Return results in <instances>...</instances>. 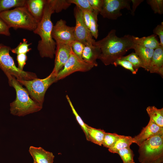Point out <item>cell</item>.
<instances>
[{
    "label": "cell",
    "instance_id": "6",
    "mask_svg": "<svg viewBox=\"0 0 163 163\" xmlns=\"http://www.w3.org/2000/svg\"><path fill=\"white\" fill-rule=\"evenodd\" d=\"M11 48L0 44V68L7 77L12 76L17 80H30L37 77L34 73L20 69L15 64L9 52Z\"/></svg>",
    "mask_w": 163,
    "mask_h": 163
},
{
    "label": "cell",
    "instance_id": "29",
    "mask_svg": "<svg viewBox=\"0 0 163 163\" xmlns=\"http://www.w3.org/2000/svg\"><path fill=\"white\" fill-rule=\"evenodd\" d=\"M122 136L115 133L106 132L103 138L102 145L104 147L109 148L115 141Z\"/></svg>",
    "mask_w": 163,
    "mask_h": 163
},
{
    "label": "cell",
    "instance_id": "10",
    "mask_svg": "<svg viewBox=\"0 0 163 163\" xmlns=\"http://www.w3.org/2000/svg\"><path fill=\"white\" fill-rule=\"evenodd\" d=\"M129 0H103L100 14L104 18L116 20L122 16L121 9L131 10Z\"/></svg>",
    "mask_w": 163,
    "mask_h": 163
},
{
    "label": "cell",
    "instance_id": "19",
    "mask_svg": "<svg viewBox=\"0 0 163 163\" xmlns=\"http://www.w3.org/2000/svg\"><path fill=\"white\" fill-rule=\"evenodd\" d=\"M156 36L153 34L147 37H142L133 36V40L136 44L139 46L155 50L160 45V43L156 38Z\"/></svg>",
    "mask_w": 163,
    "mask_h": 163
},
{
    "label": "cell",
    "instance_id": "5",
    "mask_svg": "<svg viewBox=\"0 0 163 163\" xmlns=\"http://www.w3.org/2000/svg\"><path fill=\"white\" fill-rule=\"evenodd\" d=\"M139 161L141 163H162L163 132L149 138L139 146Z\"/></svg>",
    "mask_w": 163,
    "mask_h": 163
},
{
    "label": "cell",
    "instance_id": "12",
    "mask_svg": "<svg viewBox=\"0 0 163 163\" xmlns=\"http://www.w3.org/2000/svg\"><path fill=\"white\" fill-rule=\"evenodd\" d=\"M71 50L70 45L56 43L54 66L52 73L57 76L69 59Z\"/></svg>",
    "mask_w": 163,
    "mask_h": 163
},
{
    "label": "cell",
    "instance_id": "20",
    "mask_svg": "<svg viewBox=\"0 0 163 163\" xmlns=\"http://www.w3.org/2000/svg\"><path fill=\"white\" fill-rule=\"evenodd\" d=\"M133 143L134 141L133 137L122 135L108 148V150L111 153H117L118 151L121 149L129 147Z\"/></svg>",
    "mask_w": 163,
    "mask_h": 163
},
{
    "label": "cell",
    "instance_id": "25",
    "mask_svg": "<svg viewBox=\"0 0 163 163\" xmlns=\"http://www.w3.org/2000/svg\"><path fill=\"white\" fill-rule=\"evenodd\" d=\"M99 13V12L95 11L90 12L91 22L89 30L92 37L96 39H97L98 36L97 17Z\"/></svg>",
    "mask_w": 163,
    "mask_h": 163
},
{
    "label": "cell",
    "instance_id": "32",
    "mask_svg": "<svg viewBox=\"0 0 163 163\" xmlns=\"http://www.w3.org/2000/svg\"><path fill=\"white\" fill-rule=\"evenodd\" d=\"M69 1L71 4H75L82 11H86L91 12L93 11L88 0H69Z\"/></svg>",
    "mask_w": 163,
    "mask_h": 163
},
{
    "label": "cell",
    "instance_id": "15",
    "mask_svg": "<svg viewBox=\"0 0 163 163\" xmlns=\"http://www.w3.org/2000/svg\"><path fill=\"white\" fill-rule=\"evenodd\" d=\"M29 152L35 163H53L55 156L53 153L40 147L30 146Z\"/></svg>",
    "mask_w": 163,
    "mask_h": 163
},
{
    "label": "cell",
    "instance_id": "28",
    "mask_svg": "<svg viewBox=\"0 0 163 163\" xmlns=\"http://www.w3.org/2000/svg\"><path fill=\"white\" fill-rule=\"evenodd\" d=\"M66 97L71 107L72 113L75 115L76 120L85 134L87 139L88 137V129L87 127V124L84 123L78 113L68 95H66Z\"/></svg>",
    "mask_w": 163,
    "mask_h": 163
},
{
    "label": "cell",
    "instance_id": "39",
    "mask_svg": "<svg viewBox=\"0 0 163 163\" xmlns=\"http://www.w3.org/2000/svg\"><path fill=\"white\" fill-rule=\"evenodd\" d=\"M82 12L83 21L85 25L89 29L91 22L90 12L86 11Z\"/></svg>",
    "mask_w": 163,
    "mask_h": 163
},
{
    "label": "cell",
    "instance_id": "9",
    "mask_svg": "<svg viewBox=\"0 0 163 163\" xmlns=\"http://www.w3.org/2000/svg\"><path fill=\"white\" fill-rule=\"evenodd\" d=\"M74 13L76 22L74 32L75 40L85 46H93L96 41L93 38L89 29L84 23L82 11L76 6L74 8Z\"/></svg>",
    "mask_w": 163,
    "mask_h": 163
},
{
    "label": "cell",
    "instance_id": "22",
    "mask_svg": "<svg viewBox=\"0 0 163 163\" xmlns=\"http://www.w3.org/2000/svg\"><path fill=\"white\" fill-rule=\"evenodd\" d=\"M146 110L150 119L159 126L163 127V108L159 109L155 106H149Z\"/></svg>",
    "mask_w": 163,
    "mask_h": 163
},
{
    "label": "cell",
    "instance_id": "40",
    "mask_svg": "<svg viewBox=\"0 0 163 163\" xmlns=\"http://www.w3.org/2000/svg\"><path fill=\"white\" fill-rule=\"evenodd\" d=\"M132 3V9H131V14L134 15L135 12L138 6L144 0H131Z\"/></svg>",
    "mask_w": 163,
    "mask_h": 163
},
{
    "label": "cell",
    "instance_id": "3",
    "mask_svg": "<svg viewBox=\"0 0 163 163\" xmlns=\"http://www.w3.org/2000/svg\"><path fill=\"white\" fill-rule=\"evenodd\" d=\"M7 77L9 85L14 88L16 92L15 99L10 104L11 114L19 117L24 116L41 110L43 106L30 97L27 90L14 77L8 76Z\"/></svg>",
    "mask_w": 163,
    "mask_h": 163
},
{
    "label": "cell",
    "instance_id": "8",
    "mask_svg": "<svg viewBox=\"0 0 163 163\" xmlns=\"http://www.w3.org/2000/svg\"><path fill=\"white\" fill-rule=\"evenodd\" d=\"M93 67L79 58L72 49L69 59L57 74L56 78L58 81L75 72L88 71Z\"/></svg>",
    "mask_w": 163,
    "mask_h": 163
},
{
    "label": "cell",
    "instance_id": "31",
    "mask_svg": "<svg viewBox=\"0 0 163 163\" xmlns=\"http://www.w3.org/2000/svg\"><path fill=\"white\" fill-rule=\"evenodd\" d=\"M146 2L150 6L154 13L160 14L163 13V0H147Z\"/></svg>",
    "mask_w": 163,
    "mask_h": 163
},
{
    "label": "cell",
    "instance_id": "38",
    "mask_svg": "<svg viewBox=\"0 0 163 163\" xmlns=\"http://www.w3.org/2000/svg\"><path fill=\"white\" fill-rule=\"evenodd\" d=\"M0 34L9 36V28L6 23L0 18Z\"/></svg>",
    "mask_w": 163,
    "mask_h": 163
},
{
    "label": "cell",
    "instance_id": "2",
    "mask_svg": "<svg viewBox=\"0 0 163 163\" xmlns=\"http://www.w3.org/2000/svg\"><path fill=\"white\" fill-rule=\"evenodd\" d=\"M54 12L48 0H46L42 18L33 31L34 34L38 35L41 38L37 48L42 58L52 59L55 54L56 43L52 36L53 25L51 18L52 14Z\"/></svg>",
    "mask_w": 163,
    "mask_h": 163
},
{
    "label": "cell",
    "instance_id": "17",
    "mask_svg": "<svg viewBox=\"0 0 163 163\" xmlns=\"http://www.w3.org/2000/svg\"><path fill=\"white\" fill-rule=\"evenodd\" d=\"M101 53L100 49L95 44L92 47L85 46L82 54V58L87 63L96 67L98 65L97 59H99Z\"/></svg>",
    "mask_w": 163,
    "mask_h": 163
},
{
    "label": "cell",
    "instance_id": "14",
    "mask_svg": "<svg viewBox=\"0 0 163 163\" xmlns=\"http://www.w3.org/2000/svg\"><path fill=\"white\" fill-rule=\"evenodd\" d=\"M147 71L163 75V46L160 44L154 50L153 56Z\"/></svg>",
    "mask_w": 163,
    "mask_h": 163
},
{
    "label": "cell",
    "instance_id": "33",
    "mask_svg": "<svg viewBox=\"0 0 163 163\" xmlns=\"http://www.w3.org/2000/svg\"><path fill=\"white\" fill-rule=\"evenodd\" d=\"M70 46L74 53L79 58L82 59V56L85 45L80 41L75 40L72 42Z\"/></svg>",
    "mask_w": 163,
    "mask_h": 163
},
{
    "label": "cell",
    "instance_id": "11",
    "mask_svg": "<svg viewBox=\"0 0 163 163\" xmlns=\"http://www.w3.org/2000/svg\"><path fill=\"white\" fill-rule=\"evenodd\" d=\"M74 32V27L67 25L65 20L60 19L53 26L52 36L56 43L70 45L76 40Z\"/></svg>",
    "mask_w": 163,
    "mask_h": 163
},
{
    "label": "cell",
    "instance_id": "27",
    "mask_svg": "<svg viewBox=\"0 0 163 163\" xmlns=\"http://www.w3.org/2000/svg\"><path fill=\"white\" fill-rule=\"evenodd\" d=\"M117 153L120 155L123 163H135L133 159L134 155L130 147L121 149Z\"/></svg>",
    "mask_w": 163,
    "mask_h": 163
},
{
    "label": "cell",
    "instance_id": "34",
    "mask_svg": "<svg viewBox=\"0 0 163 163\" xmlns=\"http://www.w3.org/2000/svg\"><path fill=\"white\" fill-rule=\"evenodd\" d=\"M115 66H120L125 69L129 70L133 74H136L137 72L134 69L132 64L128 61L119 59L113 64Z\"/></svg>",
    "mask_w": 163,
    "mask_h": 163
},
{
    "label": "cell",
    "instance_id": "35",
    "mask_svg": "<svg viewBox=\"0 0 163 163\" xmlns=\"http://www.w3.org/2000/svg\"><path fill=\"white\" fill-rule=\"evenodd\" d=\"M154 34L158 36L160 42V44L163 46V23L161 22V24L158 25L153 30Z\"/></svg>",
    "mask_w": 163,
    "mask_h": 163
},
{
    "label": "cell",
    "instance_id": "13",
    "mask_svg": "<svg viewBox=\"0 0 163 163\" xmlns=\"http://www.w3.org/2000/svg\"><path fill=\"white\" fill-rule=\"evenodd\" d=\"M163 132V127L159 126L150 119L147 125L142 128L138 135L133 138L134 143L139 146L147 139Z\"/></svg>",
    "mask_w": 163,
    "mask_h": 163
},
{
    "label": "cell",
    "instance_id": "18",
    "mask_svg": "<svg viewBox=\"0 0 163 163\" xmlns=\"http://www.w3.org/2000/svg\"><path fill=\"white\" fill-rule=\"evenodd\" d=\"M143 65V68L147 70L153 55L154 50L139 46L136 44L133 48Z\"/></svg>",
    "mask_w": 163,
    "mask_h": 163
},
{
    "label": "cell",
    "instance_id": "16",
    "mask_svg": "<svg viewBox=\"0 0 163 163\" xmlns=\"http://www.w3.org/2000/svg\"><path fill=\"white\" fill-rule=\"evenodd\" d=\"M46 1V0H27L26 7L38 23L42 18Z\"/></svg>",
    "mask_w": 163,
    "mask_h": 163
},
{
    "label": "cell",
    "instance_id": "21",
    "mask_svg": "<svg viewBox=\"0 0 163 163\" xmlns=\"http://www.w3.org/2000/svg\"><path fill=\"white\" fill-rule=\"evenodd\" d=\"M87 127L88 132L87 140L101 146L105 132L104 130L96 129L87 124Z\"/></svg>",
    "mask_w": 163,
    "mask_h": 163
},
{
    "label": "cell",
    "instance_id": "26",
    "mask_svg": "<svg viewBox=\"0 0 163 163\" xmlns=\"http://www.w3.org/2000/svg\"><path fill=\"white\" fill-rule=\"evenodd\" d=\"M119 59L126 60L131 63L133 66L135 70L137 72L139 68L143 66L140 59L135 52H133L129 55L123 56Z\"/></svg>",
    "mask_w": 163,
    "mask_h": 163
},
{
    "label": "cell",
    "instance_id": "30",
    "mask_svg": "<svg viewBox=\"0 0 163 163\" xmlns=\"http://www.w3.org/2000/svg\"><path fill=\"white\" fill-rule=\"evenodd\" d=\"M31 43H27V40L24 38L23 41L20 43V44L15 48L11 49V51L12 53L17 55L21 54H26L29 52L31 48H29V46Z\"/></svg>",
    "mask_w": 163,
    "mask_h": 163
},
{
    "label": "cell",
    "instance_id": "1",
    "mask_svg": "<svg viewBox=\"0 0 163 163\" xmlns=\"http://www.w3.org/2000/svg\"><path fill=\"white\" fill-rule=\"evenodd\" d=\"M116 32L115 30H111L105 37L95 42V45L101 52L99 59L106 66L113 64L129 50L133 49L136 44L133 36L128 34L119 37Z\"/></svg>",
    "mask_w": 163,
    "mask_h": 163
},
{
    "label": "cell",
    "instance_id": "23",
    "mask_svg": "<svg viewBox=\"0 0 163 163\" xmlns=\"http://www.w3.org/2000/svg\"><path fill=\"white\" fill-rule=\"evenodd\" d=\"M26 0H0V12L12 8L26 7Z\"/></svg>",
    "mask_w": 163,
    "mask_h": 163
},
{
    "label": "cell",
    "instance_id": "4",
    "mask_svg": "<svg viewBox=\"0 0 163 163\" xmlns=\"http://www.w3.org/2000/svg\"><path fill=\"white\" fill-rule=\"evenodd\" d=\"M0 18L9 28L15 30L22 28L33 31L38 23L25 6L0 12Z\"/></svg>",
    "mask_w": 163,
    "mask_h": 163
},
{
    "label": "cell",
    "instance_id": "24",
    "mask_svg": "<svg viewBox=\"0 0 163 163\" xmlns=\"http://www.w3.org/2000/svg\"><path fill=\"white\" fill-rule=\"evenodd\" d=\"M54 12L58 13L68 8L71 5L69 0H48Z\"/></svg>",
    "mask_w": 163,
    "mask_h": 163
},
{
    "label": "cell",
    "instance_id": "37",
    "mask_svg": "<svg viewBox=\"0 0 163 163\" xmlns=\"http://www.w3.org/2000/svg\"><path fill=\"white\" fill-rule=\"evenodd\" d=\"M88 1L93 11L100 12L102 7L103 0H88Z\"/></svg>",
    "mask_w": 163,
    "mask_h": 163
},
{
    "label": "cell",
    "instance_id": "41",
    "mask_svg": "<svg viewBox=\"0 0 163 163\" xmlns=\"http://www.w3.org/2000/svg\"><path fill=\"white\" fill-rule=\"evenodd\" d=\"M33 163H35L34 162Z\"/></svg>",
    "mask_w": 163,
    "mask_h": 163
},
{
    "label": "cell",
    "instance_id": "7",
    "mask_svg": "<svg viewBox=\"0 0 163 163\" xmlns=\"http://www.w3.org/2000/svg\"><path fill=\"white\" fill-rule=\"evenodd\" d=\"M17 80L22 85L25 86L31 98L42 106L47 90L52 84L58 81L56 75L52 72L43 79L37 78L30 80Z\"/></svg>",
    "mask_w": 163,
    "mask_h": 163
},
{
    "label": "cell",
    "instance_id": "36",
    "mask_svg": "<svg viewBox=\"0 0 163 163\" xmlns=\"http://www.w3.org/2000/svg\"><path fill=\"white\" fill-rule=\"evenodd\" d=\"M27 59V57L26 54H21L17 55V60L18 64V68L20 69L23 70V68L26 64Z\"/></svg>",
    "mask_w": 163,
    "mask_h": 163
}]
</instances>
